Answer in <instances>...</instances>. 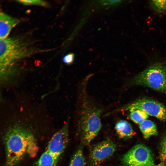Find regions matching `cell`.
<instances>
[{
    "label": "cell",
    "instance_id": "1",
    "mask_svg": "<svg viewBox=\"0 0 166 166\" xmlns=\"http://www.w3.org/2000/svg\"><path fill=\"white\" fill-rule=\"evenodd\" d=\"M6 166H16L26 155L33 156L37 146L33 134L19 126L7 131L4 138Z\"/></svg>",
    "mask_w": 166,
    "mask_h": 166
},
{
    "label": "cell",
    "instance_id": "2",
    "mask_svg": "<svg viewBox=\"0 0 166 166\" xmlns=\"http://www.w3.org/2000/svg\"><path fill=\"white\" fill-rule=\"evenodd\" d=\"M26 46L15 38L0 39V83L9 80L16 69V65L27 54Z\"/></svg>",
    "mask_w": 166,
    "mask_h": 166
},
{
    "label": "cell",
    "instance_id": "3",
    "mask_svg": "<svg viewBox=\"0 0 166 166\" xmlns=\"http://www.w3.org/2000/svg\"><path fill=\"white\" fill-rule=\"evenodd\" d=\"M102 112V109L84 96L80 123L81 140L84 144H89L99 133L102 127L100 117Z\"/></svg>",
    "mask_w": 166,
    "mask_h": 166
},
{
    "label": "cell",
    "instance_id": "4",
    "mask_svg": "<svg viewBox=\"0 0 166 166\" xmlns=\"http://www.w3.org/2000/svg\"><path fill=\"white\" fill-rule=\"evenodd\" d=\"M131 84L166 93V67L161 64L152 65L135 76Z\"/></svg>",
    "mask_w": 166,
    "mask_h": 166
},
{
    "label": "cell",
    "instance_id": "5",
    "mask_svg": "<svg viewBox=\"0 0 166 166\" xmlns=\"http://www.w3.org/2000/svg\"><path fill=\"white\" fill-rule=\"evenodd\" d=\"M124 166H155L153 157L150 150L142 144H137L123 156Z\"/></svg>",
    "mask_w": 166,
    "mask_h": 166
},
{
    "label": "cell",
    "instance_id": "6",
    "mask_svg": "<svg viewBox=\"0 0 166 166\" xmlns=\"http://www.w3.org/2000/svg\"><path fill=\"white\" fill-rule=\"evenodd\" d=\"M135 109L141 110L148 115L166 121V108L157 101L145 98L139 99L122 107L120 110L129 111Z\"/></svg>",
    "mask_w": 166,
    "mask_h": 166
},
{
    "label": "cell",
    "instance_id": "7",
    "mask_svg": "<svg viewBox=\"0 0 166 166\" xmlns=\"http://www.w3.org/2000/svg\"><path fill=\"white\" fill-rule=\"evenodd\" d=\"M68 139V125L66 124L53 136L46 150L60 158L67 145Z\"/></svg>",
    "mask_w": 166,
    "mask_h": 166
},
{
    "label": "cell",
    "instance_id": "8",
    "mask_svg": "<svg viewBox=\"0 0 166 166\" xmlns=\"http://www.w3.org/2000/svg\"><path fill=\"white\" fill-rule=\"evenodd\" d=\"M116 149V145L110 140H106L98 143L92 148L90 152L92 162L94 166L111 156Z\"/></svg>",
    "mask_w": 166,
    "mask_h": 166
},
{
    "label": "cell",
    "instance_id": "9",
    "mask_svg": "<svg viewBox=\"0 0 166 166\" xmlns=\"http://www.w3.org/2000/svg\"><path fill=\"white\" fill-rule=\"evenodd\" d=\"M19 20L0 11V39L8 38L12 29Z\"/></svg>",
    "mask_w": 166,
    "mask_h": 166
},
{
    "label": "cell",
    "instance_id": "10",
    "mask_svg": "<svg viewBox=\"0 0 166 166\" xmlns=\"http://www.w3.org/2000/svg\"><path fill=\"white\" fill-rule=\"evenodd\" d=\"M115 129L119 137L129 138L135 134V132L131 124L125 120L118 121L115 125Z\"/></svg>",
    "mask_w": 166,
    "mask_h": 166
},
{
    "label": "cell",
    "instance_id": "11",
    "mask_svg": "<svg viewBox=\"0 0 166 166\" xmlns=\"http://www.w3.org/2000/svg\"><path fill=\"white\" fill-rule=\"evenodd\" d=\"M139 124V128L144 138H148L157 134L156 126L152 121L147 119Z\"/></svg>",
    "mask_w": 166,
    "mask_h": 166
},
{
    "label": "cell",
    "instance_id": "12",
    "mask_svg": "<svg viewBox=\"0 0 166 166\" xmlns=\"http://www.w3.org/2000/svg\"><path fill=\"white\" fill-rule=\"evenodd\" d=\"M59 159L46 150L41 155L35 166H55Z\"/></svg>",
    "mask_w": 166,
    "mask_h": 166
},
{
    "label": "cell",
    "instance_id": "13",
    "mask_svg": "<svg viewBox=\"0 0 166 166\" xmlns=\"http://www.w3.org/2000/svg\"><path fill=\"white\" fill-rule=\"evenodd\" d=\"M85 161L83 147L80 146L71 159L68 166H85Z\"/></svg>",
    "mask_w": 166,
    "mask_h": 166
},
{
    "label": "cell",
    "instance_id": "14",
    "mask_svg": "<svg viewBox=\"0 0 166 166\" xmlns=\"http://www.w3.org/2000/svg\"><path fill=\"white\" fill-rule=\"evenodd\" d=\"M130 111L129 115L130 118L136 124H140L147 119L148 115L143 111L137 109Z\"/></svg>",
    "mask_w": 166,
    "mask_h": 166
},
{
    "label": "cell",
    "instance_id": "15",
    "mask_svg": "<svg viewBox=\"0 0 166 166\" xmlns=\"http://www.w3.org/2000/svg\"><path fill=\"white\" fill-rule=\"evenodd\" d=\"M150 4L156 12L161 13L166 10V0H152L150 2Z\"/></svg>",
    "mask_w": 166,
    "mask_h": 166
},
{
    "label": "cell",
    "instance_id": "16",
    "mask_svg": "<svg viewBox=\"0 0 166 166\" xmlns=\"http://www.w3.org/2000/svg\"><path fill=\"white\" fill-rule=\"evenodd\" d=\"M159 157L162 162H166V136L164 137L161 142Z\"/></svg>",
    "mask_w": 166,
    "mask_h": 166
},
{
    "label": "cell",
    "instance_id": "17",
    "mask_svg": "<svg viewBox=\"0 0 166 166\" xmlns=\"http://www.w3.org/2000/svg\"><path fill=\"white\" fill-rule=\"evenodd\" d=\"M18 2L24 5H37L44 6H48V3L43 0H18Z\"/></svg>",
    "mask_w": 166,
    "mask_h": 166
},
{
    "label": "cell",
    "instance_id": "18",
    "mask_svg": "<svg viewBox=\"0 0 166 166\" xmlns=\"http://www.w3.org/2000/svg\"><path fill=\"white\" fill-rule=\"evenodd\" d=\"M74 54L73 53H69L65 55L63 58V62L66 64L70 65L74 61Z\"/></svg>",
    "mask_w": 166,
    "mask_h": 166
},
{
    "label": "cell",
    "instance_id": "19",
    "mask_svg": "<svg viewBox=\"0 0 166 166\" xmlns=\"http://www.w3.org/2000/svg\"><path fill=\"white\" fill-rule=\"evenodd\" d=\"M121 1L120 0H111V1H101V3L104 5H107L109 6H114L119 4L120 3Z\"/></svg>",
    "mask_w": 166,
    "mask_h": 166
},
{
    "label": "cell",
    "instance_id": "20",
    "mask_svg": "<svg viewBox=\"0 0 166 166\" xmlns=\"http://www.w3.org/2000/svg\"><path fill=\"white\" fill-rule=\"evenodd\" d=\"M155 166H166V164L162 162L157 165H155Z\"/></svg>",
    "mask_w": 166,
    "mask_h": 166
}]
</instances>
